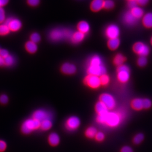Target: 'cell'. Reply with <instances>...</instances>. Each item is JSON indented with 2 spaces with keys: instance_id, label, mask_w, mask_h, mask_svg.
<instances>
[{
  "instance_id": "1",
  "label": "cell",
  "mask_w": 152,
  "mask_h": 152,
  "mask_svg": "<svg viewBox=\"0 0 152 152\" xmlns=\"http://www.w3.org/2000/svg\"><path fill=\"white\" fill-rule=\"evenodd\" d=\"M87 72L88 75L98 77L106 74V69L99 56L95 55L89 58L88 61Z\"/></svg>"
},
{
  "instance_id": "2",
  "label": "cell",
  "mask_w": 152,
  "mask_h": 152,
  "mask_svg": "<svg viewBox=\"0 0 152 152\" xmlns=\"http://www.w3.org/2000/svg\"><path fill=\"white\" fill-rule=\"evenodd\" d=\"M74 33L71 30L57 28L52 30L49 34V38L53 42H58L63 39H70Z\"/></svg>"
},
{
  "instance_id": "3",
  "label": "cell",
  "mask_w": 152,
  "mask_h": 152,
  "mask_svg": "<svg viewBox=\"0 0 152 152\" xmlns=\"http://www.w3.org/2000/svg\"><path fill=\"white\" fill-rule=\"evenodd\" d=\"M123 120V115L118 112H111L104 115V124L110 127H115L120 125Z\"/></svg>"
},
{
  "instance_id": "4",
  "label": "cell",
  "mask_w": 152,
  "mask_h": 152,
  "mask_svg": "<svg viewBox=\"0 0 152 152\" xmlns=\"http://www.w3.org/2000/svg\"><path fill=\"white\" fill-rule=\"evenodd\" d=\"M41 122L34 118H30L24 121L21 126V131L24 134H28L33 130L39 129Z\"/></svg>"
},
{
  "instance_id": "5",
  "label": "cell",
  "mask_w": 152,
  "mask_h": 152,
  "mask_svg": "<svg viewBox=\"0 0 152 152\" xmlns=\"http://www.w3.org/2000/svg\"><path fill=\"white\" fill-rule=\"evenodd\" d=\"M117 77L121 83H126L130 79V69L128 66L123 64L118 66L117 69Z\"/></svg>"
},
{
  "instance_id": "6",
  "label": "cell",
  "mask_w": 152,
  "mask_h": 152,
  "mask_svg": "<svg viewBox=\"0 0 152 152\" xmlns=\"http://www.w3.org/2000/svg\"><path fill=\"white\" fill-rule=\"evenodd\" d=\"M133 51L140 56H146L150 53V48L148 45L142 42H137L134 45Z\"/></svg>"
},
{
  "instance_id": "7",
  "label": "cell",
  "mask_w": 152,
  "mask_h": 152,
  "mask_svg": "<svg viewBox=\"0 0 152 152\" xmlns=\"http://www.w3.org/2000/svg\"><path fill=\"white\" fill-rule=\"evenodd\" d=\"M100 101L105 105L108 110L113 109L116 106V101L114 97L110 94H103L100 96Z\"/></svg>"
},
{
  "instance_id": "8",
  "label": "cell",
  "mask_w": 152,
  "mask_h": 152,
  "mask_svg": "<svg viewBox=\"0 0 152 152\" xmlns=\"http://www.w3.org/2000/svg\"><path fill=\"white\" fill-rule=\"evenodd\" d=\"M84 82L86 85L91 88H97L101 86L99 77L95 75H88L85 77Z\"/></svg>"
},
{
  "instance_id": "9",
  "label": "cell",
  "mask_w": 152,
  "mask_h": 152,
  "mask_svg": "<svg viewBox=\"0 0 152 152\" xmlns=\"http://www.w3.org/2000/svg\"><path fill=\"white\" fill-rule=\"evenodd\" d=\"M4 22V24L8 26L10 31L16 32L20 29L22 27L21 21L18 18H9L6 19Z\"/></svg>"
},
{
  "instance_id": "10",
  "label": "cell",
  "mask_w": 152,
  "mask_h": 152,
  "mask_svg": "<svg viewBox=\"0 0 152 152\" xmlns=\"http://www.w3.org/2000/svg\"><path fill=\"white\" fill-rule=\"evenodd\" d=\"M80 120L76 116H72L68 118L65 124L66 129L69 131H74L80 126Z\"/></svg>"
},
{
  "instance_id": "11",
  "label": "cell",
  "mask_w": 152,
  "mask_h": 152,
  "mask_svg": "<svg viewBox=\"0 0 152 152\" xmlns=\"http://www.w3.org/2000/svg\"><path fill=\"white\" fill-rule=\"evenodd\" d=\"M120 30L118 27L115 24H111L107 27L105 31L106 35L109 39L118 38Z\"/></svg>"
},
{
  "instance_id": "12",
  "label": "cell",
  "mask_w": 152,
  "mask_h": 152,
  "mask_svg": "<svg viewBox=\"0 0 152 152\" xmlns=\"http://www.w3.org/2000/svg\"><path fill=\"white\" fill-rule=\"evenodd\" d=\"M51 114L45 110H37L33 114V118L37 120L41 123L45 120H51Z\"/></svg>"
},
{
  "instance_id": "13",
  "label": "cell",
  "mask_w": 152,
  "mask_h": 152,
  "mask_svg": "<svg viewBox=\"0 0 152 152\" xmlns=\"http://www.w3.org/2000/svg\"><path fill=\"white\" fill-rule=\"evenodd\" d=\"M137 19L133 16L131 12H127L124 13L123 16V21L124 23L129 26H132L135 24Z\"/></svg>"
},
{
  "instance_id": "14",
  "label": "cell",
  "mask_w": 152,
  "mask_h": 152,
  "mask_svg": "<svg viewBox=\"0 0 152 152\" xmlns=\"http://www.w3.org/2000/svg\"><path fill=\"white\" fill-rule=\"evenodd\" d=\"M61 70L63 73L67 75H72L75 73L77 69L75 65L70 63H65L62 65Z\"/></svg>"
},
{
  "instance_id": "15",
  "label": "cell",
  "mask_w": 152,
  "mask_h": 152,
  "mask_svg": "<svg viewBox=\"0 0 152 152\" xmlns=\"http://www.w3.org/2000/svg\"><path fill=\"white\" fill-rule=\"evenodd\" d=\"M95 110L98 115H103L108 113V109L106 106L101 101L97 103L95 105Z\"/></svg>"
},
{
  "instance_id": "16",
  "label": "cell",
  "mask_w": 152,
  "mask_h": 152,
  "mask_svg": "<svg viewBox=\"0 0 152 152\" xmlns=\"http://www.w3.org/2000/svg\"><path fill=\"white\" fill-rule=\"evenodd\" d=\"M48 140L50 145L52 146H56L58 145L60 142V137L58 134L53 132L49 135Z\"/></svg>"
},
{
  "instance_id": "17",
  "label": "cell",
  "mask_w": 152,
  "mask_h": 152,
  "mask_svg": "<svg viewBox=\"0 0 152 152\" xmlns=\"http://www.w3.org/2000/svg\"><path fill=\"white\" fill-rule=\"evenodd\" d=\"M131 105L135 110L139 111L143 109V99L135 98L132 101Z\"/></svg>"
},
{
  "instance_id": "18",
  "label": "cell",
  "mask_w": 152,
  "mask_h": 152,
  "mask_svg": "<svg viewBox=\"0 0 152 152\" xmlns=\"http://www.w3.org/2000/svg\"><path fill=\"white\" fill-rule=\"evenodd\" d=\"M104 0H94L91 4V9L94 12H98L104 7Z\"/></svg>"
},
{
  "instance_id": "19",
  "label": "cell",
  "mask_w": 152,
  "mask_h": 152,
  "mask_svg": "<svg viewBox=\"0 0 152 152\" xmlns=\"http://www.w3.org/2000/svg\"><path fill=\"white\" fill-rule=\"evenodd\" d=\"M85 37V34L80 31H77L74 33L72 37L71 38V40L74 44H78L81 42Z\"/></svg>"
},
{
  "instance_id": "20",
  "label": "cell",
  "mask_w": 152,
  "mask_h": 152,
  "mask_svg": "<svg viewBox=\"0 0 152 152\" xmlns=\"http://www.w3.org/2000/svg\"><path fill=\"white\" fill-rule=\"evenodd\" d=\"M143 24L147 28H152V12L145 14L142 19Z\"/></svg>"
},
{
  "instance_id": "21",
  "label": "cell",
  "mask_w": 152,
  "mask_h": 152,
  "mask_svg": "<svg viewBox=\"0 0 152 152\" xmlns=\"http://www.w3.org/2000/svg\"><path fill=\"white\" fill-rule=\"evenodd\" d=\"M77 29L79 30V31L85 34L89 32L90 26L88 22L85 21H83L78 24Z\"/></svg>"
},
{
  "instance_id": "22",
  "label": "cell",
  "mask_w": 152,
  "mask_h": 152,
  "mask_svg": "<svg viewBox=\"0 0 152 152\" xmlns=\"http://www.w3.org/2000/svg\"><path fill=\"white\" fill-rule=\"evenodd\" d=\"M25 48L28 53H35L38 50L37 44L34 43L31 41H28L26 43Z\"/></svg>"
},
{
  "instance_id": "23",
  "label": "cell",
  "mask_w": 152,
  "mask_h": 152,
  "mask_svg": "<svg viewBox=\"0 0 152 152\" xmlns=\"http://www.w3.org/2000/svg\"><path fill=\"white\" fill-rule=\"evenodd\" d=\"M132 14L133 15V16L137 19H139L140 18H142L143 16L144 10L142 8L139 7H136L132 9V10L130 11Z\"/></svg>"
},
{
  "instance_id": "24",
  "label": "cell",
  "mask_w": 152,
  "mask_h": 152,
  "mask_svg": "<svg viewBox=\"0 0 152 152\" xmlns=\"http://www.w3.org/2000/svg\"><path fill=\"white\" fill-rule=\"evenodd\" d=\"M120 39L118 38L111 39L109 40L108 45L110 49L111 50H115L118 48L120 45Z\"/></svg>"
},
{
  "instance_id": "25",
  "label": "cell",
  "mask_w": 152,
  "mask_h": 152,
  "mask_svg": "<svg viewBox=\"0 0 152 152\" xmlns=\"http://www.w3.org/2000/svg\"><path fill=\"white\" fill-rule=\"evenodd\" d=\"M126 61V58L124 56L123 54L118 53L115 56L114 59V63L117 66H120L124 64V61Z\"/></svg>"
},
{
  "instance_id": "26",
  "label": "cell",
  "mask_w": 152,
  "mask_h": 152,
  "mask_svg": "<svg viewBox=\"0 0 152 152\" xmlns=\"http://www.w3.org/2000/svg\"><path fill=\"white\" fill-rule=\"evenodd\" d=\"M97 133V131L95 127L94 126H91L88 128L86 131L85 134L86 137L89 138H93L95 137V135Z\"/></svg>"
},
{
  "instance_id": "27",
  "label": "cell",
  "mask_w": 152,
  "mask_h": 152,
  "mask_svg": "<svg viewBox=\"0 0 152 152\" xmlns=\"http://www.w3.org/2000/svg\"><path fill=\"white\" fill-rule=\"evenodd\" d=\"M53 123L51 120L48 119L41 122L40 128L43 130H48L51 129Z\"/></svg>"
},
{
  "instance_id": "28",
  "label": "cell",
  "mask_w": 152,
  "mask_h": 152,
  "mask_svg": "<svg viewBox=\"0 0 152 152\" xmlns=\"http://www.w3.org/2000/svg\"><path fill=\"white\" fill-rule=\"evenodd\" d=\"M15 57L9 55L8 56L4 58V64L6 66H11L15 64Z\"/></svg>"
},
{
  "instance_id": "29",
  "label": "cell",
  "mask_w": 152,
  "mask_h": 152,
  "mask_svg": "<svg viewBox=\"0 0 152 152\" xmlns=\"http://www.w3.org/2000/svg\"><path fill=\"white\" fill-rule=\"evenodd\" d=\"M10 29L8 26L6 24H3L0 25V35H7L10 33Z\"/></svg>"
},
{
  "instance_id": "30",
  "label": "cell",
  "mask_w": 152,
  "mask_h": 152,
  "mask_svg": "<svg viewBox=\"0 0 152 152\" xmlns=\"http://www.w3.org/2000/svg\"><path fill=\"white\" fill-rule=\"evenodd\" d=\"M144 139V136L142 133H138L134 137L133 139V142L135 144H140L143 141Z\"/></svg>"
},
{
  "instance_id": "31",
  "label": "cell",
  "mask_w": 152,
  "mask_h": 152,
  "mask_svg": "<svg viewBox=\"0 0 152 152\" xmlns=\"http://www.w3.org/2000/svg\"><path fill=\"white\" fill-rule=\"evenodd\" d=\"M99 78L101 85L103 86H106L110 82V77L108 75H106V74L100 76Z\"/></svg>"
},
{
  "instance_id": "32",
  "label": "cell",
  "mask_w": 152,
  "mask_h": 152,
  "mask_svg": "<svg viewBox=\"0 0 152 152\" xmlns=\"http://www.w3.org/2000/svg\"><path fill=\"white\" fill-rule=\"evenodd\" d=\"M148 61L146 56H140L137 60V64L138 66L141 67H143L146 65Z\"/></svg>"
},
{
  "instance_id": "33",
  "label": "cell",
  "mask_w": 152,
  "mask_h": 152,
  "mask_svg": "<svg viewBox=\"0 0 152 152\" xmlns=\"http://www.w3.org/2000/svg\"><path fill=\"white\" fill-rule=\"evenodd\" d=\"M30 39L32 42L37 44L41 40V36L38 33H34L30 36Z\"/></svg>"
},
{
  "instance_id": "34",
  "label": "cell",
  "mask_w": 152,
  "mask_h": 152,
  "mask_svg": "<svg viewBox=\"0 0 152 152\" xmlns=\"http://www.w3.org/2000/svg\"><path fill=\"white\" fill-rule=\"evenodd\" d=\"M115 6L114 2L112 0H105L104 1V7L105 9L110 10L113 9Z\"/></svg>"
},
{
  "instance_id": "35",
  "label": "cell",
  "mask_w": 152,
  "mask_h": 152,
  "mask_svg": "<svg viewBox=\"0 0 152 152\" xmlns=\"http://www.w3.org/2000/svg\"><path fill=\"white\" fill-rule=\"evenodd\" d=\"M152 106V102L149 99L145 98L143 99V109H149Z\"/></svg>"
},
{
  "instance_id": "36",
  "label": "cell",
  "mask_w": 152,
  "mask_h": 152,
  "mask_svg": "<svg viewBox=\"0 0 152 152\" xmlns=\"http://www.w3.org/2000/svg\"><path fill=\"white\" fill-rule=\"evenodd\" d=\"M6 20V14L4 9L3 7L0 8V23L4 22Z\"/></svg>"
},
{
  "instance_id": "37",
  "label": "cell",
  "mask_w": 152,
  "mask_h": 152,
  "mask_svg": "<svg viewBox=\"0 0 152 152\" xmlns=\"http://www.w3.org/2000/svg\"><path fill=\"white\" fill-rule=\"evenodd\" d=\"M95 139L98 141H102L105 138V135L104 133L102 132H97L95 136Z\"/></svg>"
},
{
  "instance_id": "38",
  "label": "cell",
  "mask_w": 152,
  "mask_h": 152,
  "mask_svg": "<svg viewBox=\"0 0 152 152\" xmlns=\"http://www.w3.org/2000/svg\"><path fill=\"white\" fill-rule=\"evenodd\" d=\"M9 101V98L6 94H2L0 96V103L3 104H6Z\"/></svg>"
},
{
  "instance_id": "39",
  "label": "cell",
  "mask_w": 152,
  "mask_h": 152,
  "mask_svg": "<svg viewBox=\"0 0 152 152\" xmlns=\"http://www.w3.org/2000/svg\"><path fill=\"white\" fill-rule=\"evenodd\" d=\"M10 54H9V51L6 49H1L0 50V56L1 57H3V58L4 59V58L8 56Z\"/></svg>"
},
{
  "instance_id": "40",
  "label": "cell",
  "mask_w": 152,
  "mask_h": 152,
  "mask_svg": "<svg viewBox=\"0 0 152 152\" xmlns=\"http://www.w3.org/2000/svg\"><path fill=\"white\" fill-rule=\"evenodd\" d=\"M27 2L30 6L35 7L39 4L40 0H27Z\"/></svg>"
},
{
  "instance_id": "41",
  "label": "cell",
  "mask_w": 152,
  "mask_h": 152,
  "mask_svg": "<svg viewBox=\"0 0 152 152\" xmlns=\"http://www.w3.org/2000/svg\"><path fill=\"white\" fill-rule=\"evenodd\" d=\"M7 148V144L4 141L0 140V152H4Z\"/></svg>"
},
{
  "instance_id": "42",
  "label": "cell",
  "mask_w": 152,
  "mask_h": 152,
  "mask_svg": "<svg viewBox=\"0 0 152 152\" xmlns=\"http://www.w3.org/2000/svg\"><path fill=\"white\" fill-rule=\"evenodd\" d=\"M121 152H133V150L130 147L125 146L121 150Z\"/></svg>"
},
{
  "instance_id": "43",
  "label": "cell",
  "mask_w": 152,
  "mask_h": 152,
  "mask_svg": "<svg viewBox=\"0 0 152 152\" xmlns=\"http://www.w3.org/2000/svg\"><path fill=\"white\" fill-rule=\"evenodd\" d=\"M137 2L136 1H135V0L129 1V7L132 9H133V8H134V7H137Z\"/></svg>"
},
{
  "instance_id": "44",
  "label": "cell",
  "mask_w": 152,
  "mask_h": 152,
  "mask_svg": "<svg viewBox=\"0 0 152 152\" xmlns=\"http://www.w3.org/2000/svg\"><path fill=\"white\" fill-rule=\"evenodd\" d=\"M136 1L137 2V4H140V6H143L147 4L149 0H136Z\"/></svg>"
},
{
  "instance_id": "45",
  "label": "cell",
  "mask_w": 152,
  "mask_h": 152,
  "mask_svg": "<svg viewBox=\"0 0 152 152\" xmlns=\"http://www.w3.org/2000/svg\"><path fill=\"white\" fill-rule=\"evenodd\" d=\"M9 0H0V8L6 6L9 3Z\"/></svg>"
},
{
  "instance_id": "46",
  "label": "cell",
  "mask_w": 152,
  "mask_h": 152,
  "mask_svg": "<svg viewBox=\"0 0 152 152\" xmlns=\"http://www.w3.org/2000/svg\"><path fill=\"white\" fill-rule=\"evenodd\" d=\"M4 59L0 56V67L4 65Z\"/></svg>"
},
{
  "instance_id": "47",
  "label": "cell",
  "mask_w": 152,
  "mask_h": 152,
  "mask_svg": "<svg viewBox=\"0 0 152 152\" xmlns=\"http://www.w3.org/2000/svg\"><path fill=\"white\" fill-rule=\"evenodd\" d=\"M151 44H152V38H151Z\"/></svg>"
},
{
  "instance_id": "48",
  "label": "cell",
  "mask_w": 152,
  "mask_h": 152,
  "mask_svg": "<svg viewBox=\"0 0 152 152\" xmlns=\"http://www.w3.org/2000/svg\"><path fill=\"white\" fill-rule=\"evenodd\" d=\"M129 1H133V0H129ZM135 1H136V0H135Z\"/></svg>"
},
{
  "instance_id": "49",
  "label": "cell",
  "mask_w": 152,
  "mask_h": 152,
  "mask_svg": "<svg viewBox=\"0 0 152 152\" xmlns=\"http://www.w3.org/2000/svg\"><path fill=\"white\" fill-rule=\"evenodd\" d=\"M1 50V48H0V50Z\"/></svg>"
}]
</instances>
